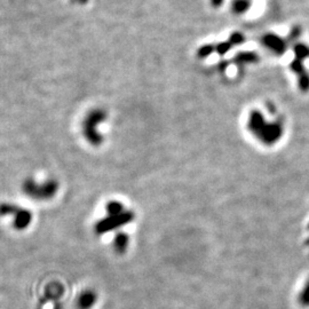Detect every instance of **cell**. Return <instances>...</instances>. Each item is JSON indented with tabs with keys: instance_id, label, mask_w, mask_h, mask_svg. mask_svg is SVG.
<instances>
[{
	"instance_id": "1",
	"label": "cell",
	"mask_w": 309,
	"mask_h": 309,
	"mask_svg": "<svg viewBox=\"0 0 309 309\" xmlns=\"http://www.w3.org/2000/svg\"><path fill=\"white\" fill-rule=\"evenodd\" d=\"M57 180L50 179L45 182H37L32 178H28L23 181L22 191L27 197L36 200H48L52 199L58 191Z\"/></svg>"
},
{
	"instance_id": "2",
	"label": "cell",
	"mask_w": 309,
	"mask_h": 309,
	"mask_svg": "<svg viewBox=\"0 0 309 309\" xmlns=\"http://www.w3.org/2000/svg\"><path fill=\"white\" fill-rule=\"evenodd\" d=\"M107 117V111L103 109H93L88 112L83 122V133L88 143L94 147H99L103 143V135L96 130V127L105 121Z\"/></svg>"
},
{
	"instance_id": "3",
	"label": "cell",
	"mask_w": 309,
	"mask_h": 309,
	"mask_svg": "<svg viewBox=\"0 0 309 309\" xmlns=\"http://www.w3.org/2000/svg\"><path fill=\"white\" fill-rule=\"evenodd\" d=\"M135 219V213L133 211L125 210L124 212L117 215H107V217L100 219L94 225V232L96 235H105L110 233L112 230H117L124 225L131 223Z\"/></svg>"
},
{
	"instance_id": "4",
	"label": "cell",
	"mask_w": 309,
	"mask_h": 309,
	"mask_svg": "<svg viewBox=\"0 0 309 309\" xmlns=\"http://www.w3.org/2000/svg\"><path fill=\"white\" fill-rule=\"evenodd\" d=\"M258 139L262 142V143L267 146H272L281 139L283 135V127L279 122H264V125L260 129L256 134Z\"/></svg>"
},
{
	"instance_id": "5",
	"label": "cell",
	"mask_w": 309,
	"mask_h": 309,
	"mask_svg": "<svg viewBox=\"0 0 309 309\" xmlns=\"http://www.w3.org/2000/svg\"><path fill=\"white\" fill-rule=\"evenodd\" d=\"M13 227L16 229L17 232H22V230L27 229L29 225L31 224L33 215L30 210L23 209L21 206L15 210V212L13 213Z\"/></svg>"
},
{
	"instance_id": "6",
	"label": "cell",
	"mask_w": 309,
	"mask_h": 309,
	"mask_svg": "<svg viewBox=\"0 0 309 309\" xmlns=\"http://www.w3.org/2000/svg\"><path fill=\"white\" fill-rule=\"evenodd\" d=\"M262 44L268 50L273 51L277 55H282L287 48L286 42L275 33H267L262 37Z\"/></svg>"
},
{
	"instance_id": "7",
	"label": "cell",
	"mask_w": 309,
	"mask_h": 309,
	"mask_svg": "<svg viewBox=\"0 0 309 309\" xmlns=\"http://www.w3.org/2000/svg\"><path fill=\"white\" fill-rule=\"evenodd\" d=\"M97 300V294L92 289H86L79 293L76 300L77 309H92Z\"/></svg>"
},
{
	"instance_id": "8",
	"label": "cell",
	"mask_w": 309,
	"mask_h": 309,
	"mask_svg": "<svg viewBox=\"0 0 309 309\" xmlns=\"http://www.w3.org/2000/svg\"><path fill=\"white\" fill-rule=\"evenodd\" d=\"M129 245H130L129 234H126L124 232H119L116 234V236L114 238V249L116 253L124 254L126 252L127 248H129Z\"/></svg>"
},
{
	"instance_id": "9",
	"label": "cell",
	"mask_w": 309,
	"mask_h": 309,
	"mask_svg": "<svg viewBox=\"0 0 309 309\" xmlns=\"http://www.w3.org/2000/svg\"><path fill=\"white\" fill-rule=\"evenodd\" d=\"M264 122H266V120H264L261 112L258 110H254L251 112V115H250L249 129L253 134H256L257 132L264 125Z\"/></svg>"
},
{
	"instance_id": "10",
	"label": "cell",
	"mask_w": 309,
	"mask_h": 309,
	"mask_svg": "<svg viewBox=\"0 0 309 309\" xmlns=\"http://www.w3.org/2000/svg\"><path fill=\"white\" fill-rule=\"evenodd\" d=\"M124 211H125L124 205H122V203L119 202V200L112 199L106 204L107 215H117L122 213Z\"/></svg>"
},
{
	"instance_id": "11",
	"label": "cell",
	"mask_w": 309,
	"mask_h": 309,
	"mask_svg": "<svg viewBox=\"0 0 309 309\" xmlns=\"http://www.w3.org/2000/svg\"><path fill=\"white\" fill-rule=\"evenodd\" d=\"M232 7L236 14H244L251 7V0H233Z\"/></svg>"
},
{
	"instance_id": "12",
	"label": "cell",
	"mask_w": 309,
	"mask_h": 309,
	"mask_svg": "<svg viewBox=\"0 0 309 309\" xmlns=\"http://www.w3.org/2000/svg\"><path fill=\"white\" fill-rule=\"evenodd\" d=\"M258 55L253 52H242L235 56V62L237 63H252L258 61Z\"/></svg>"
},
{
	"instance_id": "13",
	"label": "cell",
	"mask_w": 309,
	"mask_h": 309,
	"mask_svg": "<svg viewBox=\"0 0 309 309\" xmlns=\"http://www.w3.org/2000/svg\"><path fill=\"white\" fill-rule=\"evenodd\" d=\"M293 52L297 60L303 61L305 58L309 57V47L306 46L305 44H297V45H294Z\"/></svg>"
},
{
	"instance_id": "14",
	"label": "cell",
	"mask_w": 309,
	"mask_h": 309,
	"mask_svg": "<svg viewBox=\"0 0 309 309\" xmlns=\"http://www.w3.org/2000/svg\"><path fill=\"white\" fill-rule=\"evenodd\" d=\"M18 208V205L13 203H2L0 204V215H13L15 210Z\"/></svg>"
},
{
	"instance_id": "15",
	"label": "cell",
	"mask_w": 309,
	"mask_h": 309,
	"mask_svg": "<svg viewBox=\"0 0 309 309\" xmlns=\"http://www.w3.org/2000/svg\"><path fill=\"white\" fill-rule=\"evenodd\" d=\"M298 85L302 92H307L309 90V73L302 72L298 76Z\"/></svg>"
},
{
	"instance_id": "16",
	"label": "cell",
	"mask_w": 309,
	"mask_h": 309,
	"mask_svg": "<svg viewBox=\"0 0 309 309\" xmlns=\"http://www.w3.org/2000/svg\"><path fill=\"white\" fill-rule=\"evenodd\" d=\"M215 51V46L214 45H203L198 48L197 51V56L199 58H205L210 56L211 54Z\"/></svg>"
},
{
	"instance_id": "17",
	"label": "cell",
	"mask_w": 309,
	"mask_h": 309,
	"mask_svg": "<svg viewBox=\"0 0 309 309\" xmlns=\"http://www.w3.org/2000/svg\"><path fill=\"white\" fill-rule=\"evenodd\" d=\"M290 68H291V70H292L294 73H297L298 76H299V75H301L302 72H305V71H306V70H305V67H303L302 61L297 60V58H294V60L291 62Z\"/></svg>"
},
{
	"instance_id": "18",
	"label": "cell",
	"mask_w": 309,
	"mask_h": 309,
	"mask_svg": "<svg viewBox=\"0 0 309 309\" xmlns=\"http://www.w3.org/2000/svg\"><path fill=\"white\" fill-rule=\"evenodd\" d=\"M232 44H230L229 42H222V43H219L217 46H215V51L218 52L219 55H224V54H227L230 48H232Z\"/></svg>"
},
{
	"instance_id": "19",
	"label": "cell",
	"mask_w": 309,
	"mask_h": 309,
	"mask_svg": "<svg viewBox=\"0 0 309 309\" xmlns=\"http://www.w3.org/2000/svg\"><path fill=\"white\" fill-rule=\"evenodd\" d=\"M244 42L245 37L240 32H234L229 38V43L232 44V45H240V44H243Z\"/></svg>"
},
{
	"instance_id": "20",
	"label": "cell",
	"mask_w": 309,
	"mask_h": 309,
	"mask_svg": "<svg viewBox=\"0 0 309 309\" xmlns=\"http://www.w3.org/2000/svg\"><path fill=\"white\" fill-rule=\"evenodd\" d=\"M300 301L303 306H308L309 305V282L305 285V289L301 292V297H300Z\"/></svg>"
},
{
	"instance_id": "21",
	"label": "cell",
	"mask_w": 309,
	"mask_h": 309,
	"mask_svg": "<svg viewBox=\"0 0 309 309\" xmlns=\"http://www.w3.org/2000/svg\"><path fill=\"white\" fill-rule=\"evenodd\" d=\"M299 36H300V30H299V29H293V30H291L290 37L292 39H297Z\"/></svg>"
},
{
	"instance_id": "22",
	"label": "cell",
	"mask_w": 309,
	"mask_h": 309,
	"mask_svg": "<svg viewBox=\"0 0 309 309\" xmlns=\"http://www.w3.org/2000/svg\"><path fill=\"white\" fill-rule=\"evenodd\" d=\"M211 3H212L213 7H220L223 4V0H211Z\"/></svg>"
},
{
	"instance_id": "23",
	"label": "cell",
	"mask_w": 309,
	"mask_h": 309,
	"mask_svg": "<svg viewBox=\"0 0 309 309\" xmlns=\"http://www.w3.org/2000/svg\"><path fill=\"white\" fill-rule=\"evenodd\" d=\"M78 2H79V4H81V5H85V4H87L88 0H78Z\"/></svg>"
}]
</instances>
